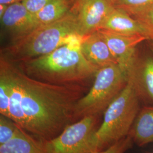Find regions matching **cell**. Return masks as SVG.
<instances>
[{
	"instance_id": "8",
	"label": "cell",
	"mask_w": 153,
	"mask_h": 153,
	"mask_svg": "<svg viewBox=\"0 0 153 153\" xmlns=\"http://www.w3.org/2000/svg\"><path fill=\"white\" fill-rule=\"evenodd\" d=\"M1 25L13 36V40L21 38L40 27L35 14L30 12L22 2L8 5L1 18Z\"/></svg>"
},
{
	"instance_id": "13",
	"label": "cell",
	"mask_w": 153,
	"mask_h": 153,
	"mask_svg": "<svg viewBox=\"0 0 153 153\" xmlns=\"http://www.w3.org/2000/svg\"><path fill=\"white\" fill-rule=\"evenodd\" d=\"M129 135L139 146L153 142V107L140 109Z\"/></svg>"
},
{
	"instance_id": "23",
	"label": "cell",
	"mask_w": 153,
	"mask_h": 153,
	"mask_svg": "<svg viewBox=\"0 0 153 153\" xmlns=\"http://www.w3.org/2000/svg\"><path fill=\"white\" fill-rule=\"evenodd\" d=\"M9 5L0 4V18L5 14Z\"/></svg>"
},
{
	"instance_id": "21",
	"label": "cell",
	"mask_w": 153,
	"mask_h": 153,
	"mask_svg": "<svg viewBox=\"0 0 153 153\" xmlns=\"http://www.w3.org/2000/svg\"><path fill=\"white\" fill-rule=\"evenodd\" d=\"M87 0H74V3L73 6V7L71 9V11L76 14L77 11H78L79 9L81 7V6L84 4L85 1Z\"/></svg>"
},
{
	"instance_id": "20",
	"label": "cell",
	"mask_w": 153,
	"mask_h": 153,
	"mask_svg": "<svg viewBox=\"0 0 153 153\" xmlns=\"http://www.w3.org/2000/svg\"><path fill=\"white\" fill-rule=\"evenodd\" d=\"M53 0H25L22 3L30 12L36 14L44 6Z\"/></svg>"
},
{
	"instance_id": "19",
	"label": "cell",
	"mask_w": 153,
	"mask_h": 153,
	"mask_svg": "<svg viewBox=\"0 0 153 153\" xmlns=\"http://www.w3.org/2000/svg\"><path fill=\"white\" fill-rule=\"evenodd\" d=\"M133 143L131 136L129 135L104 150L94 153H125L131 148Z\"/></svg>"
},
{
	"instance_id": "6",
	"label": "cell",
	"mask_w": 153,
	"mask_h": 153,
	"mask_svg": "<svg viewBox=\"0 0 153 153\" xmlns=\"http://www.w3.org/2000/svg\"><path fill=\"white\" fill-rule=\"evenodd\" d=\"M98 116H87L70 124L59 135L42 141L44 153H91L90 140Z\"/></svg>"
},
{
	"instance_id": "4",
	"label": "cell",
	"mask_w": 153,
	"mask_h": 153,
	"mask_svg": "<svg viewBox=\"0 0 153 153\" xmlns=\"http://www.w3.org/2000/svg\"><path fill=\"white\" fill-rule=\"evenodd\" d=\"M138 95L131 81L104 112L102 124L90 140L91 153L103 150L129 136L140 110Z\"/></svg>"
},
{
	"instance_id": "15",
	"label": "cell",
	"mask_w": 153,
	"mask_h": 153,
	"mask_svg": "<svg viewBox=\"0 0 153 153\" xmlns=\"http://www.w3.org/2000/svg\"><path fill=\"white\" fill-rule=\"evenodd\" d=\"M74 0H53L35 14L40 26L48 25L65 16L70 11Z\"/></svg>"
},
{
	"instance_id": "22",
	"label": "cell",
	"mask_w": 153,
	"mask_h": 153,
	"mask_svg": "<svg viewBox=\"0 0 153 153\" xmlns=\"http://www.w3.org/2000/svg\"><path fill=\"white\" fill-rule=\"evenodd\" d=\"M23 1H25V0H0V4L10 5L11 4H14V3H16V2H23Z\"/></svg>"
},
{
	"instance_id": "11",
	"label": "cell",
	"mask_w": 153,
	"mask_h": 153,
	"mask_svg": "<svg viewBox=\"0 0 153 153\" xmlns=\"http://www.w3.org/2000/svg\"><path fill=\"white\" fill-rule=\"evenodd\" d=\"M128 76L140 99L153 103V58L137 57Z\"/></svg>"
},
{
	"instance_id": "9",
	"label": "cell",
	"mask_w": 153,
	"mask_h": 153,
	"mask_svg": "<svg viewBox=\"0 0 153 153\" xmlns=\"http://www.w3.org/2000/svg\"><path fill=\"white\" fill-rule=\"evenodd\" d=\"M110 0H87L76 13L79 34L84 36L96 31L114 9Z\"/></svg>"
},
{
	"instance_id": "17",
	"label": "cell",
	"mask_w": 153,
	"mask_h": 153,
	"mask_svg": "<svg viewBox=\"0 0 153 153\" xmlns=\"http://www.w3.org/2000/svg\"><path fill=\"white\" fill-rule=\"evenodd\" d=\"M115 8L132 14L153 4V0H110Z\"/></svg>"
},
{
	"instance_id": "1",
	"label": "cell",
	"mask_w": 153,
	"mask_h": 153,
	"mask_svg": "<svg viewBox=\"0 0 153 153\" xmlns=\"http://www.w3.org/2000/svg\"><path fill=\"white\" fill-rule=\"evenodd\" d=\"M6 59L11 88L9 118L43 141L57 136L76 122V105L82 97L79 86L36 79Z\"/></svg>"
},
{
	"instance_id": "7",
	"label": "cell",
	"mask_w": 153,
	"mask_h": 153,
	"mask_svg": "<svg viewBox=\"0 0 153 153\" xmlns=\"http://www.w3.org/2000/svg\"><path fill=\"white\" fill-rule=\"evenodd\" d=\"M98 31L105 40L116 64L128 76L137 59L138 45L148 39L140 35H123L103 30Z\"/></svg>"
},
{
	"instance_id": "24",
	"label": "cell",
	"mask_w": 153,
	"mask_h": 153,
	"mask_svg": "<svg viewBox=\"0 0 153 153\" xmlns=\"http://www.w3.org/2000/svg\"><path fill=\"white\" fill-rule=\"evenodd\" d=\"M151 48L152 49L153 52V41H152V43H151Z\"/></svg>"
},
{
	"instance_id": "3",
	"label": "cell",
	"mask_w": 153,
	"mask_h": 153,
	"mask_svg": "<svg viewBox=\"0 0 153 153\" xmlns=\"http://www.w3.org/2000/svg\"><path fill=\"white\" fill-rule=\"evenodd\" d=\"M81 37L76 14L70 11L60 19L41 26L27 35L13 40L1 53L9 59L26 60L47 55Z\"/></svg>"
},
{
	"instance_id": "2",
	"label": "cell",
	"mask_w": 153,
	"mask_h": 153,
	"mask_svg": "<svg viewBox=\"0 0 153 153\" xmlns=\"http://www.w3.org/2000/svg\"><path fill=\"white\" fill-rule=\"evenodd\" d=\"M82 36L48 54L22 61V69L28 76L58 85L76 84L95 76L97 70L82 55Z\"/></svg>"
},
{
	"instance_id": "16",
	"label": "cell",
	"mask_w": 153,
	"mask_h": 153,
	"mask_svg": "<svg viewBox=\"0 0 153 153\" xmlns=\"http://www.w3.org/2000/svg\"><path fill=\"white\" fill-rule=\"evenodd\" d=\"M140 23L148 40L153 41V4L131 15Z\"/></svg>"
},
{
	"instance_id": "18",
	"label": "cell",
	"mask_w": 153,
	"mask_h": 153,
	"mask_svg": "<svg viewBox=\"0 0 153 153\" xmlns=\"http://www.w3.org/2000/svg\"><path fill=\"white\" fill-rule=\"evenodd\" d=\"M20 127L10 118L0 115V145L10 141L16 135Z\"/></svg>"
},
{
	"instance_id": "10",
	"label": "cell",
	"mask_w": 153,
	"mask_h": 153,
	"mask_svg": "<svg viewBox=\"0 0 153 153\" xmlns=\"http://www.w3.org/2000/svg\"><path fill=\"white\" fill-rule=\"evenodd\" d=\"M80 47L82 55L97 71L116 64L105 40L98 30L82 36Z\"/></svg>"
},
{
	"instance_id": "5",
	"label": "cell",
	"mask_w": 153,
	"mask_h": 153,
	"mask_svg": "<svg viewBox=\"0 0 153 153\" xmlns=\"http://www.w3.org/2000/svg\"><path fill=\"white\" fill-rule=\"evenodd\" d=\"M87 94L78 100L75 108V121L87 116L104 114L109 104L125 88L128 77L116 64L99 69Z\"/></svg>"
},
{
	"instance_id": "14",
	"label": "cell",
	"mask_w": 153,
	"mask_h": 153,
	"mask_svg": "<svg viewBox=\"0 0 153 153\" xmlns=\"http://www.w3.org/2000/svg\"><path fill=\"white\" fill-rule=\"evenodd\" d=\"M0 153H44L42 141L20 128L16 135L0 145Z\"/></svg>"
},
{
	"instance_id": "12",
	"label": "cell",
	"mask_w": 153,
	"mask_h": 153,
	"mask_svg": "<svg viewBox=\"0 0 153 153\" xmlns=\"http://www.w3.org/2000/svg\"><path fill=\"white\" fill-rule=\"evenodd\" d=\"M98 30L123 35H140L148 40L146 33L138 21L120 9L114 8L99 26Z\"/></svg>"
}]
</instances>
